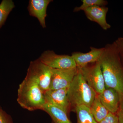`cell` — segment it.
<instances>
[{
	"label": "cell",
	"instance_id": "obj_14",
	"mask_svg": "<svg viewBox=\"0 0 123 123\" xmlns=\"http://www.w3.org/2000/svg\"><path fill=\"white\" fill-rule=\"evenodd\" d=\"M90 110L95 120L98 123L103 120L109 111L101 103L98 94H97Z\"/></svg>",
	"mask_w": 123,
	"mask_h": 123
},
{
	"label": "cell",
	"instance_id": "obj_10",
	"mask_svg": "<svg viewBox=\"0 0 123 123\" xmlns=\"http://www.w3.org/2000/svg\"><path fill=\"white\" fill-rule=\"evenodd\" d=\"M108 11V8L106 6H96L86 9L84 11L88 19L97 23L102 29L106 31L111 27L106 19Z\"/></svg>",
	"mask_w": 123,
	"mask_h": 123
},
{
	"label": "cell",
	"instance_id": "obj_15",
	"mask_svg": "<svg viewBox=\"0 0 123 123\" xmlns=\"http://www.w3.org/2000/svg\"><path fill=\"white\" fill-rule=\"evenodd\" d=\"M75 110L77 123H98L92 115L90 108L82 105L77 106Z\"/></svg>",
	"mask_w": 123,
	"mask_h": 123
},
{
	"label": "cell",
	"instance_id": "obj_13",
	"mask_svg": "<svg viewBox=\"0 0 123 123\" xmlns=\"http://www.w3.org/2000/svg\"><path fill=\"white\" fill-rule=\"evenodd\" d=\"M41 110L48 113L55 123H72L68 117V114L52 104L46 103Z\"/></svg>",
	"mask_w": 123,
	"mask_h": 123
},
{
	"label": "cell",
	"instance_id": "obj_19",
	"mask_svg": "<svg viewBox=\"0 0 123 123\" xmlns=\"http://www.w3.org/2000/svg\"><path fill=\"white\" fill-rule=\"evenodd\" d=\"M118 50L122 63H123V37L118 38L115 42Z\"/></svg>",
	"mask_w": 123,
	"mask_h": 123
},
{
	"label": "cell",
	"instance_id": "obj_9",
	"mask_svg": "<svg viewBox=\"0 0 123 123\" xmlns=\"http://www.w3.org/2000/svg\"><path fill=\"white\" fill-rule=\"evenodd\" d=\"M90 50L87 53L74 52L71 56L74 60L77 68L87 66L90 64L98 62L104 50V48H97L91 47Z\"/></svg>",
	"mask_w": 123,
	"mask_h": 123
},
{
	"label": "cell",
	"instance_id": "obj_17",
	"mask_svg": "<svg viewBox=\"0 0 123 123\" xmlns=\"http://www.w3.org/2000/svg\"><path fill=\"white\" fill-rule=\"evenodd\" d=\"M82 4L79 7H75L74 10V12H77L86 9L93 7L98 6H105L107 5L108 2L105 0H82Z\"/></svg>",
	"mask_w": 123,
	"mask_h": 123
},
{
	"label": "cell",
	"instance_id": "obj_12",
	"mask_svg": "<svg viewBox=\"0 0 123 123\" xmlns=\"http://www.w3.org/2000/svg\"><path fill=\"white\" fill-rule=\"evenodd\" d=\"M98 96L101 103L109 112L115 114L118 112L120 102L119 95L116 91L111 88H106Z\"/></svg>",
	"mask_w": 123,
	"mask_h": 123
},
{
	"label": "cell",
	"instance_id": "obj_18",
	"mask_svg": "<svg viewBox=\"0 0 123 123\" xmlns=\"http://www.w3.org/2000/svg\"><path fill=\"white\" fill-rule=\"evenodd\" d=\"M98 123H119L118 118L115 114L109 112L105 118Z\"/></svg>",
	"mask_w": 123,
	"mask_h": 123
},
{
	"label": "cell",
	"instance_id": "obj_2",
	"mask_svg": "<svg viewBox=\"0 0 123 123\" xmlns=\"http://www.w3.org/2000/svg\"><path fill=\"white\" fill-rule=\"evenodd\" d=\"M17 101L21 107L30 111L41 110L46 103L37 84L26 77L19 85Z\"/></svg>",
	"mask_w": 123,
	"mask_h": 123
},
{
	"label": "cell",
	"instance_id": "obj_4",
	"mask_svg": "<svg viewBox=\"0 0 123 123\" xmlns=\"http://www.w3.org/2000/svg\"><path fill=\"white\" fill-rule=\"evenodd\" d=\"M52 69L38 59L31 62L26 77L35 82L44 94L50 89Z\"/></svg>",
	"mask_w": 123,
	"mask_h": 123
},
{
	"label": "cell",
	"instance_id": "obj_8",
	"mask_svg": "<svg viewBox=\"0 0 123 123\" xmlns=\"http://www.w3.org/2000/svg\"><path fill=\"white\" fill-rule=\"evenodd\" d=\"M68 88L48 91L44 93L46 103L56 106L68 114L71 107L68 96Z\"/></svg>",
	"mask_w": 123,
	"mask_h": 123
},
{
	"label": "cell",
	"instance_id": "obj_6",
	"mask_svg": "<svg viewBox=\"0 0 123 123\" xmlns=\"http://www.w3.org/2000/svg\"><path fill=\"white\" fill-rule=\"evenodd\" d=\"M39 59L43 63L52 69H66L77 67L71 56L57 55L53 51H45L41 55Z\"/></svg>",
	"mask_w": 123,
	"mask_h": 123
},
{
	"label": "cell",
	"instance_id": "obj_21",
	"mask_svg": "<svg viewBox=\"0 0 123 123\" xmlns=\"http://www.w3.org/2000/svg\"><path fill=\"white\" fill-rule=\"evenodd\" d=\"M117 112L119 123H123V101L120 103L118 111Z\"/></svg>",
	"mask_w": 123,
	"mask_h": 123
},
{
	"label": "cell",
	"instance_id": "obj_1",
	"mask_svg": "<svg viewBox=\"0 0 123 123\" xmlns=\"http://www.w3.org/2000/svg\"><path fill=\"white\" fill-rule=\"evenodd\" d=\"M98 62L101 67L106 88L116 91L121 103L123 101V65L115 42L104 47Z\"/></svg>",
	"mask_w": 123,
	"mask_h": 123
},
{
	"label": "cell",
	"instance_id": "obj_16",
	"mask_svg": "<svg viewBox=\"0 0 123 123\" xmlns=\"http://www.w3.org/2000/svg\"><path fill=\"white\" fill-rule=\"evenodd\" d=\"M15 7L12 0H2L0 4V29L5 24L8 16Z\"/></svg>",
	"mask_w": 123,
	"mask_h": 123
},
{
	"label": "cell",
	"instance_id": "obj_3",
	"mask_svg": "<svg viewBox=\"0 0 123 123\" xmlns=\"http://www.w3.org/2000/svg\"><path fill=\"white\" fill-rule=\"evenodd\" d=\"M97 94L78 70L68 91V96L70 106L75 108L83 105L90 108Z\"/></svg>",
	"mask_w": 123,
	"mask_h": 123
},
{
	"label": "cell",
	"instance_id": "obj_20",
	"mask_svg": "<svg viewBox=\"0 0 123 123\" xmlns=\"http://www.w3.org/2000/svg\"><path fill=\"white\" fill-rule=\"evenodd\" d=\"M0 123H10L8 115L0 107Z\"/></svg>",
	"mask_w": 123,
	"mask_h": 123
},
{
	"label": "cell",
	"instance_id": "obj_7",
	"mask_svg": "<svg viewBox=\"0 0 123 123\" xmlns=\"http://www.w3.org/2000/svg\"><path fill=\"white\" fill-rule=\"evenodd\" d=\"M78 72L77 68L66 69H52V76L49 90L68 88Z\"/></svg>",
	"mask_w": 123,
	"mask_h": 123
},
{
	"label": "cell",
	"instance_id": "obj_5",
	"mask_svg": "<svg viewBox=\"0 0 123 123\" xmlns=\"http://www.w3.org/2000/svg\"><path fill=\"white\" fill-rule=\"evenodd\" d=\"M77 68L88 85L97 94H101L105 89L104 78L98 62Z\"/></svg>",
	"mask_w": 123,
	"mask_h": 123
},
{
	"label": "cell",
	"instance_id": "obj_11",
	"mask_svg": "<svg viewBox=\"0 0 123 123\" xmlns=\"http://www.w3.org/2000/svg\"><path fill=\"white\" fill-rule=\"evenodd\" d=\"M51 0H30L27 7L30 15L37 18L43 28L46 27L47 8Z\"/></svg>",
	"mask_w": 123,
	"mask_h": 123
}]
</instances>
